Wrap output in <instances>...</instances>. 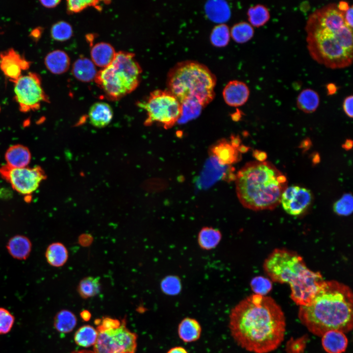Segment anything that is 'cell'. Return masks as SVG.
Listing matches in <instances>:
<instances>
[{
    "label": "cell",
    "mask_w": 353,
    "mask_h": 353,
    "mask_svg": "<svg viewBox=\"0 0 353 353\" xmlns=\"http://www.w3.org/2000/svg\"><path fill=\"white\" fill-rule=\"evenodd\" d=\"M334 212L340 216H349L353 210V198L351 193L344 194L333 204Z\"/></svg>",
    "instance_id": "obj_35"
},
{
    "label": "cell",
    "mask_w": 353,
    "mask_h": 353,
    "mask_svg": "<svg viewBox=\"0 0 353 353\" xmlns=\"http://www.w3.org/2000/svg\"><path fill=\"white\" fill-rule=\"evenodd\" d=\"M13 82L15 98L20 111L27 112L38 110L42 102L49 101L38 74L29 72Z\"/></svg>",
    "instance_id": "obj_10"
},
{
    "label": "cell",
    "mask_w": 353,
    "mask_h": 353,
    "mask_svg": "<svg viewBox=\"0 0 353 353\" xmlns=\"http://www.w3.org/2000/svg\"><path fill=\"white\" fill-rule=\"evenodd\" d=\"M97 321V331L115 328L120 326L121 323L120 321L111 318H104L101 320L98 319Z\"/></svg>",
    "instance_id": "obj_40"
},
{
    "label": "cell",
    "mask_w": 353,
    "mask_h": 353,
    "mask_svg": "<svg viewBox=\"0 0 353 353\" xmlns=\"http://www.w3.org/2000/svg\"><path fill=\"white\" fill-rule=\"evenodd\" d=\"M72 353H95L94 352L87 351V350H81L76 351L72 352Z\"/></svg>",
    "instance_id": "obj_53"
},
{
    "label": "cell",
    "mask_w": 353,
    "mask_h": 353,
    "mask_svg": "<svg viewBox=\"0 0 353 353\" xmlns=\"http://www.w3.org/2000/svg\"><path fill=\"white\" fill-rule=\"evenodd\" d=\"M353 5H351L344 13V18L346 24L352 29L353 27Z\"/></svg>",
    "instance_id": "obj_43"
},
{
    "label": "cell",
    "mask_w": 353,
    "mask_h": 353,
    "mask_svg": "<svg viewBox=\"0 0 353 353\" xmlns=\"http://www.w3.org/2000/svg\"><path fill=\"white\" fill-rule=\"evenodd\" d=\"M113 112L110 105L105 102H97L90 108L88 117L91 124L95 127L102 128L111 121Z\"/></svg>",
    "instance_id": "obj_15"
},
{
    "label": "cell",
    "mask_w": 353,
    "mask_h": 353,
    "mask_svg": "<svg viewBox=\"0 0 353 353\" xmlns=\"http://www.w3.org/2000/svg\"><path fill=\"white\" fill-rule=\"evenodd\" d=\"M15 317L6 309L0 307V334H7L12 329Z\"/></svg>",
    "instance_id": "obj_38"
},
{
    "label": "cell",
    "mask_w": 353,
    "mask_h": 353,
    "mask_svg": "<svg viewBox=\"0 0 353 353\" xmlns=\"http://www.w3.org/2000/svg\"><path fill=\"white\" fill-rule=\"evenodd\" d=\"M101 288L98 277L88 276L83 278L79 282L77 291L83 299H88L98 294Z\"/></svg>",
    "instance_id": "obj_29"
},
{
    "label": "cell",
    "mask_w": 353,
    "mask_h": 353,
    "mask_svg": "<svg viewBox=\"0 0 353 353\" xmlns=\"http://www.w3.org/2000/svg\"><path fill=\"white\" fill-rule=\"evenodd\" d=\"M93 241V236L88 233H83L80 235L78 238V243L81 246L87 247L91 245Z\"/></svg>",
    "instance_id": "obj_42"
},
{
    "label": "cell",
    "mask_w": 353,
    "mask_h": 353,
    "mask_svg": "<svg viewBox=\"0 0 353 353\" xmlns=\"http://www.w3.org/2000/svg\"><path fill=\"white\" fill-rule=\"evenodd\" d=\"M353 96H349L344 99L343 104V108L345 114L350 118H353Z\"/></svg>",
    "instance_id": "obj_41"
},
{
    "label": "cell",
    "mask_w": 353,
    "mask_h": 353,
    "mask_svg": "<svg viewBox=\"0 0 353 353\" xmlns=\"http://www.w3.org/2000/svg\"><path fill=\"white\" fill-rule=\"evenodd\" d=\"M253 34L252 26L246 22H241L235 25L231 30L232 38L238 43L248 42L252 38Z\"/></svg>",
    "instance_id": "obj_32"
},
{
    "label": "cell",
    "mask_w": 353,
    "mask_h": 353,
    "mask_svg": "<svg viewBox=\"0 0 353 353\" xmlns=\"http://www.w3.org/2000/svg\"><path fill=\"white\" fill-rule=\"evenodd\" d=\"M247 14L251 25L256 27L265 25L270 18L268 8L260 4L251 7L248 10Z\"/></svg>",
    "instance_id": "obj_31"
},
{
    "label": "cell",
    "mask_w": 353,
    "mask_h": 353,
    "mask_svg": "<svg viewBox=\"0 0 353 353\" xmlns=\"http://www.w3.org/2000/svg\"><path fill=\"white\" fill-rule=\"evenodd\" d=\"M253 156L260 162H264L267 157V154L265 152L257 150L253 151Z\"/></svg>",
    "instance_id": "obj_44"
},
{
    "label": "cell",
    "mask_w": 353,
    "mask_h": 353,
    "mask_svg": "<svg viewBox=\"0 0 353 353\" xmlns=\"http://www.w3.org/2000/svg\"><path fill=\"white\" fill-rule=\"evenodd\" d=\"M160 286L161 290L169 295L178 294L181 288L179 278L175 276H169L164 278L161 281Z\"/></svg>",
    "instance_id": "obj_37"
},
{
    "label": "cell",
    "mask_w": 353,
    "mask_h": 353,
    "mask_svg": "<svg viewBox=\"0 0 353 353\" xmlns=\"http://www.w3.org/2000/svg\"><path fill=\"white\" fill-rule=\"evenodd\" d=\"M60 2V0H40V3L45 7L46 8H53L56 7Z\"/></svg>",
    "instance_id": "obj_45"
},
{
    "label": "cell",
    "mask_w": 353,
    "mask_h": 353,
    "mask_svg": "<svg viewBox=\"0 0 353 353\" xmlns=\"http://www.w3.org/2000/svg\"><path fill=\"white\" fill-rule=\"evenodd\" d=\"M82 318L85 321H88L91 317V314L87 310H84L81 313Z\"/></svg>",
    "instance_id": "obj_51"
},
{
    "label": "cell",
    "mask_w": 353,
    "mask_h": 353,
    "mask_svg": "<svg viewBox=\"0 0 353 353\" xmlns=\"http://www.w3.org/2000/svg\"><path fill=\"white\" fill-rule=\"evenodd\" d=\"M202 327L195 319L186 317L178 325L177 333L179 338L185 343L198 340L202 333Z\"/></svg>",
    "instance_id": "obj_21"
},
{
    "label": "cell",
    "mask_w": 353,
    "mask_h": 353,
    "mask_svg": "<svg viewBox=\"0 0 353 353\" xmlns=\"http://www.w3.org/2000/svg\"><path fill=\"white\" fill-rule=\"evenodd\" d=\"M0 173L14 190L26 196L35 192L47 177L38 166L16 168L5 165L0 168Z\"/></svg>",
    "instance_id": "obj_11"
},
{
    "label": "cell",
    "mask_w": 353,
    "mask_h": 353,
    "mask_svg": "<svg viewBox=\"0 0 353 353\" xmlns=\"http://www.w3.org/2000/svg\"><path fill=\"white\" fill-rule=\"evenodd\" d=\"M263 266L272 281L289 285L291 298L299 306L310 302L324 281L320 272L307 267L300 255L284 248L275 249Z\"/></svg>",
    "instance_id": "obj_5"
},
{
    "label": "cell",
    "mask_w": 353,
    "mask_h": 353,
    "mask_svg": "<svg viewBox=\"0 0 353 353\" xmlns=\"http://www.w3.org/2000/svg\"><path fill=\"white\" fill-rule=\"evenodd\" d=\"M97 73L95 65L86 57L78 58L73 65L74 76L82 82H88L94 80Z\"/></svg>",
    "instance_id": "obj_22"
},
{
    "label": "cell",
    "mask_w": 353,
    "mask_h": 353,
    "mask_svg": "<svg viewBox=\"0 0 353 353\" xmlns=\"http://www.w3.org/2000/svg\"><path fill=\"white\" fill-rule=\"evenodd\" d=\"M251 289L254 294L265 296L272 289L271 281L262 276H256L251 281Z\"/></svg>",
    "instance_id": "obj_36"
},
{
    "label": "cell",
    "mask_w": 353,
    "mask_h": 353,
    "mask_svg": "<svg viewBox=\"0 0 353 353\" xmlns=\"http://www.w3.org/2000/svg\"><path fill=\"white\" fill-rule=\"evenodd\" d=\"M337 6L340 11L345 12L349 8L350 5L346 1H340L339 3L337 4Z\"/></svg>",
    "instance_id": "obj_48"
},
{
    "label": "cell",
    "mask_w": 353,
    "mask_h": 353,
    "mask_svg": "<svg viewBox=\"0 0 353 353\" xmlns=\"http://www.w3.org/2000/svg\"><path fill=\"white\" fill-rule=\"evenodd\" d=\"M141 73L134 54L120 51L110 65L98 72L94 80L110 99L118 100L137 87Z\"/></svg>",
    "instance_id": "obj_7"
},
{
    "label": "cell",
    "mask_w": 353,
    "mask_h": 353,
    "mask_svg": "<svg viewBox=\"0 0 353 353\" xmlns=\"http://www.w3.org/2000/svg\"><path fill=\"white\" fill-rule=\"evenodd\" d=\"M344 13L337 4L328 3L313 12L305 27L310 56L331 69L345 68L353 62V29L346 24Z\"/></svg>",
    "instance_id": "obj_2"
},
{
    "label": "cell",
    "mask_w": 353,
    "mask_h": 353,
    "mask_svg": "<svg viewBox=\"0 0 353 353\" xmlns=\"http://www.w3.org/2000/svg\"><path fill=\"white\" fill-rule=\"evenodd\" d=\"M205 10L209 19L216 22H225L230 16L227 4L222 1L208 2L206 4Z\"/></svg>",
    "instance_id": "obj_26"
},
{
    "label": "cell",
    "mask_w": 353,
    "mask_h": 353,
    "mask_svg": "<svg viewBox=\"0 0 353 353\" xmlns=\"http://www.w3.org/2000/svg\"><path fill=\"white\" fill-rule=\"evenodd\" d=\"M321 337L322 347L327 353H343L347 348L348 340L342 331L330 330Z\"/></svg>",
    "instance_id": "obj_16"
},
{
    "label": "cell",
    "mask_w": 353,
    "mask_h": 353,
    "mask_svg": "<svg viewBox=\"0 0 353 353\" xmlns=\"http://www.w3.org/2000/svg\"><path fill=\"white\" fill-rule=\"evenodd\" d=\"M298 317L309 332L319 337L330 330L350 332L353 326L351 289L336 280H324L310 302L299 306Z\"/></svg>",
    "instance_id": "obj_3"
},
{
    "label": "cell",
    "mask_w": 353,
    "mask_h": 353,
    "mask_svg": "<svg viewBox=\"0 0 353 353\" xmlns=\"http://www.w3.org/2000/svg\"><path fill=\"white\" fill-rule=\"evenodd\" d=\"M222 239V234L217 228L206 227H202L199 232L198 242L200 247L204 250L215 248Z\"/></svg>",
    "instance_id": "obj_25"
},
{
    "label": "cell",
    "mask_w": 353,
    "mask_h": 353,
    "mask_svg": "<svg viewBox=\"0 0 353 353\" xmlns=\"http://www.w3.org/2000/svg\"><path fill=\"white\" fill-rule=\"evenodd\" d=\"M47 69L52 74L60 75L69 68L70 60L68 55L63 50H57L48 53L44 59Z\"/></svg>",
    "instance_id": "obj_19"
},
{
    "label": "cell",
    "mask_w": 353,
    "mask_h": 353,
    "mask_svg": "<svg viewBox=\"0 0 353 353\" xmlns=\"http://www.w3.org/2000/svg\"><path fill=\"white\" fill-rule=\"evenodd\" d=\"M212 151L219 162L223 164L232 163L238 157L235 147L225 141L215 146Z\"/></svg>",
    "instance_id": "obj_28"
},
{
    "label": "cell",
    "mask_w": 353,
    "mask_h": 353,
    "mask_svg": "<svg viewBox=\"0 0 353 353\" xmlns=\"http://www.w3.org/2000/svg\"><path fill=\"white\" fill-rule=\"evenodd\" d=\"M99 0H69L67 1V10L70 13L79 12L89 6H97L99 8Z\"/></svg>",
    "instance_id": "obj_39"
},
{
    "label": "cell",
    "mask_w": 353,
    "mask_h": 353,
    "mask_svg": "<svg viewBox=\"0 0 353 353\" xmlns=\"http://www.w3.org/2000/svg\"><path fill=\"white\" fill-rule=\"evenodd\" d=\"M327 88L328 90V94L329 95H332L336 91V87L332 83L328 84L327 86Z\"/></svg>",
    "instance_id": "obj_50"
},
{
    "label": "cell",
    "mask_w": 353,
    "mask_h": 353,
    "mask_svg": "<svg viewBox=\"0 0 353 353\" xmlns=\"http://www.w3.org/2000/svg\"><path fill=\"white\" fill-rule=\"evenodd\" d=\"M76 324V317L72 312L68 310L60 311L54 317V328L62 333H67L72 331Z\"/></svg>",
    "instance_id": "obj_27"
},
{
    "label": "cell",
    "mask_w": 353,
    "mask_h": 353,
    "mask_svg": "<svg viewBox=\"0 0 353 353\" xmlns=\"http://www.w3.org/2000/svg\"><path fill=\"white\" fill-rule=\"evenodd\" d=\"M216 84V77L207 67L192 60L177 63L167 78V90L181 104L192 101L202 108L214 98Z\"/></svg>",
    "instance_id": "obj_6"
},
{
    "label": "cell",
    "mask_w": 353,
    "mask_h": 353,
    "mask_svg": "<svg viewBox=\"0 0 353 353\" xmlns=\"http://www.w3.org/2000/svg\"><path fill=\"white\" fill-rule=\"evenodd\" d=\"M118 327L98 331L95 353H135L137 335L126 327L125 319Z\"/></svg>",
    "instance_id": "obj_9"
},
{
    "label": "cell",
    "mask_w": 353,
    "mask_h": 353,
    "mask_svg": "<svg viewBox=\"0 0 353 353\" xmlns=\"http://www.w3.org/2000/svg\"><path fill=\"white\" fill-rule=\"evenodd\" d=\"M319 103L318 94L310 88L301 91L297 99V105L299 109L306 113L314 112L317 109Z\"/></svg>",
    "instance_id": "obj_24"
},
{
    "label": "cell",
    "mask_w": 353,
    "mask_h": 353,
    "mask_svg": "<svg viewBox=\"0 0 353 353\" xmlns=\"http://www.w3.org/2000/svg\"><path fill=\"white\" fill-rule=\"evenodd\" d=\"M116 52L109 43L100 42L92 48L90 51L91 60L95 66L102 69L107 67L114 60Z\"/></svg>",
    "instance_id": "obj_18"
},
{
    "label": "cell",
    "mask_w": 353,
    "mask_h": 353,
    "mask_svg": "<svg viewBox=\"0 0 353 353\" xmlns=\"http://www.w3.org/2000/svg\"><path fill=\"white\" fill-rule=\"evenodd\" d=\"M167 353H189L183 347L181 346H176L171 348Z\"/></svg>",
    "instance_id": "obj_46"
},
{
    "label": "cell",
    "mask_w": 353,
    "mask_h": 353,
    "mask_svg": "<svg viewBox=\"0 0 353 353\" xmlns=\"http://www.w3.org/2000/svg\"><path fill=\"white\" fill-rule=\"evenodd\" d=\"M98 335V331L93 327L85 325L76 331L74 340L77 345L83 347H88L95 345Z\"/></svg>",
    "instance_id": "obj_30"
},
{
    "label": "cell",
    "mask_w": 353,
    "mask_h": 353,
    "mask_svg": "<svg viewBox=\"0 0 353 353\" xmlns=\"http://www.w3.org/2000/svg\"><path fill=\"white\" fill-rule=\"evenodd\" d=\"M342 147L346 151L352 149L353 147V141L351 139H347L345 143L342 144Z\"/></svg>",
    "instance_id": "obj_49"
},
{
    "label": "cell",
    "mask_w": 353,
    "mask_h": 353,
    "mask_svg": "<svg viewBox=\"0 0 353 353\" xmlns=\"http://www.w3.org/2000/svg\"><path fill=\"white\" fill-rule=\"evenodd\" d=\"M312 199V194L309 190L298 186H291L283 191L280 203L287 213L298 216L309 207Z\"/></svg>",
    "instance_id": "obj_12"
},
{
    "label": "cell",
    "mask_w": 353,
    "mask_h": 353,
    "mask_svg": "<svg viewBox=\"0 0 353 353\" xmlns=\"http://www.w3.org/2000/svg\"><path fill=\"white\" fill-rule=\"evenodd\" d=\"M73 28L68 23L60 21L53 24L50 29L51 38L57 41H65L69 40L73 35Z\"/></svg>",
    "instance_id": "obj_33"
},
{
    "label": "cell",
    "mask_w": 353,
    "mask_h": 353,
    "mask_svg": "<svg viewBox=\"0 0 353 353\" xmlns=\"http://www.w3.org/2000/svg\"><path fill=\"white\" fill-rule=\"evenodd\" d=\"M6 248L9 253L13 258L25 260L28 257L31 252L32 244L26 236L17 235L9 240Z\"/></svg>",
    "instance_id": "obj_20"
},
{
    "label": "cell",
    "mask_w": 353,
    "mask_h": 353,
    "mask_svg": "<svg viewBox=\"0 0 353 353\" xmlns=\"http://www.w3.org/2000/svg\"><path fill=\"white\" fill-rule=\"evenodd\" d=\"M236 192L244 207L253 211L272 210L280 203L287 180L268 162L248 163L236 176Z\"/></svg>",
    "instance_id": "obj_4"
},
{
    "label": "cell",
    "mask_w": 353,
    "mask_h": 353,
    "mask_svg": "<svg viewBox=\"0 0 353 353\" xmlns=\"http://www.w3.org/2000/svg\"><path fill=\"white\" fill-rule=\"evenodd\" d=\"M138 105L147 112L146 126L157 123L168 129L182 116L181 103L168 90L152 91L144 101L139 102Z\"/></svg>",
    "instance_id": "obj_8"
},
{
    "label": "cell",
    "mask_w": 353,
    "mask_h": 353,
    "mask_svg": "<svg viewBox=\"0 0 353 353\" xmlns=\"http://www.w3.org/2000/svg\"><path fill=\"white\" fill-rule=\"evenodd\" d=\"M229 31L228 26L225 24L216 26L211 32L210 40L212 44L218 47L226 46L229 40Z\"/></svg>",
    "instance_id": "obj_34"
},
{
    "label": "cell",
    "mask_w": 353,
    "mask_h": 353,
    "mask_svg": "<svg viewBox=\"0 0 353 353\" xmlns=\"http://www.w3.org/2000/svg\"><path fill=\"white\" fill-rule=\"evenodd\" d=\"M311 145V141L309 138L303 140L301 143L300 148L305 151L308 150Z\"/></svg>",
    "instance_id": "obj_47"
},
{
    "label": "cell",
    "mask_w": 353,
    "mask_h": 353,
    "mask_svg": "<svg viewBox=\"0 0 353 353\" xmlns=\"http://www.w3.org/2000/svg\"><path fill=\"white\" fill-rule=\"evenodd\" d=\"M30 66V62L13 49L0 53V69L13 82L22 75L23 71L27 70Z\"/></svg>",
    "instance_id": "obj_13"
},
{
    "label": "cell",
    "mask_w": 353,
    "mask_h": 353,
    "mask_svg": "<svg viewBox=\"0 0 353 353\" xmlns=\"http://www.w3.org/2000/svg\"><path fill=\"white\" fill-rule=\"evenodd\" d=\"M31 155L29 149L22 145L10 147L5 153L6 165L11 168L27 167L30 162Z\"/></svg>",
    "instance_id": "obj_17"
},
{
    "label": "cell",
    "mask_w": 353,
    "mask_h": 353,
    "mask_svg": "<svg viewBox=\"0 0 353 353\" xmlns=\"http://www.w3.org/2000/svg\"><path fill=\"white\" fill-rule=\"evenodd\" d=\"M228 328L242 348L253 353H269L284 340L285 317L273 298L253 294L231 309Z\"/></svg>",
    "instance_id": "obj_1"
},
{
    "label": "cell",
    "mask_w": 353,
    "mask_h": 353,
    "mask_svg": "<svg viewBox=\"0 0 353 353\" xmlns=\"http://www.w3.org/2000/svg\"><path fill=\"white\" fill-rule=\"evenodd\" d=\"M68 256L66 247L60 242H54L49 245L45 252L47 262L54 267L63 266L67 261Z\"/></svg>",
    "instance_id": "obj_23"
},
{
    "label": "cell",
    "mask_w": 353,
    "mask_h": 353,
    "mask_svg": "<svg viewBox=\"0 0 353 353\" xmlns=\"http://www.w3.org/2000/svg\"><path fill=\"white\" fill-rule=\"evenodd\" d=\"M320 161V157L318 153H316L314 154L312 157V162L313 164H316L318 163Z\"/></svg>",
    "instance_id": "obj_52"
},
{
    "label": "cell",
    "mask_w": 353,
    "mask_h": 353,
    "mask_svg": "<svg viewBox=\"0 0 353 353\" xmlns=\"http://www.w3.org/2000/svg\"><path fill=\"white\" fill-rule=\"evenodd\" d=\"M250 95L248 86L239 80L229 81L223 90V96L225 101L231 106H240L247 101Z\"/></svg>",
    "instance_id": "obj_14"
}]
</instances>
